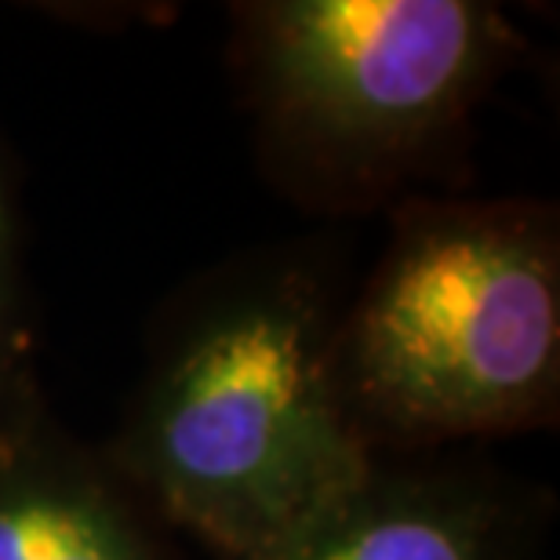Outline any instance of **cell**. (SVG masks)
<instances>
[{"instance_id":"obj_1","label":"cell","mask_w":560,"mask_h":560,"mask_svg":"<svg viewBox=\"0 0 560 560\" xmlns=\"http://www.w3.org/2000/svg\"><path fill=\"white\" fill-rule=\"evenodd\" d=\"M342 302L320 241L241 252L175 291L103 447L164 528L252 560L375 466L335 372Z\"/></svg>"},{"instance_id":"obj_2","label":"cell","mask_w":560,"mask_h":560,"mask_svg":"<svg viewBox=\"0 0 560 560\" xmlns=\"http://www.w3.org/2000/svg\"><path fill=\"white\" fill-rule=\"evenodd\" d=\"M346 411L375 463L553 430L560 419V215L539 197H416L346 295Z\"/></svg>"},{"instance_id":"obj_3","label":"cell","mask_w":560,"mask_h":560,"mask_svg":"<svg viewBox=\"0 0 560 560\" xmlns=\"http://www.w3.org/2000/svg\"><path fill=\"white\" fill-rule=\"evenodd\" d=\"M524 44L510 11L485 0L230 8V70L259 167L291 205L342 219L416 200Z\"/></svg>"},{"instance_id":"obj_4","label":"cell","mask_w":560,"mask_h":560,"mask_svg":"<svg viewBox=\"0 0 560 560\" xmlns=\"http://www.w3.org/2000/svg\"><path fill=\"white\" fill-rule=\"evenodd\" d=\"M550 491L485 463L383 458L252 560H539Z\"/></svg>"},{"instance_id":"obj_5","label":"cell","mask_w":560,"mask_h":560,"mask_svg":"<svg viewBox=\"0 0 560 560\" xmlns=\"http://www.w3.org/2000/svg\"><path fill=\"white\" fill-rule=\"evenodd\" d=\"M161 528L106 455L55 419L0 452V560H172Z\"/></svg>"},{"instance_id":"obj_6","label":"cell","mask_w":560,"mask_h":560,"mask_svg":"<svg viewBox=\"0 0 560 560\" xmlns=\"http://www.w3.org/2000/svg\"><path fill=\"white\" fill-rule=\"evenodd\" d=\"M37 375V310L26 270V219L8 145L0 139V452L51 422Z\"/></svg>"}]
</instances>
